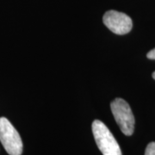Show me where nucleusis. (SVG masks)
<instances>
[{"label":"nucleus","mask_w":155,"mask_h":155,"mask_svg":"<svg viewBox=\"0 0 155 155\" xmlns=\"http://www.w3.org/2000/svg\"><path fill=\"white\" fill-rule=\"evenodd\" d=\"M147 57L150 60H155V48L149 51L147 54Z\"/></svg>","instance_id":"nucleus-6"},{"label":"nucleus","mask_w":155,"mask_h":155,"mask_svg":"<svg viewBox=\"0 0 155 155\" xmlns=\"http://www.w3.org/2000/svg\"><path fill=\"white\" fill-rule=\"evenodd\" d=\"M104 23L110 31L116 35L129 33L133 27L132 19L125 13L116 11H109L103 17Z\"/></svg>","instance_id":"nucleus-4"},{"label":"nucleus","mask_w":155,"mask_h":155,"mask_svg":"<svg viewBox=\"0 0 155 155\" xmlns=\"http://www.w3.org/2000/svg\"><path fill=\"white\" fill-rule=\"evenodd\" d=\"M92 133L103 155H122L116 140L104 123L95 120L92 123Z\"/></svg>","instance_id":"nucleus-1"},{"label":"nucleus","mask_w":155,"mask_h":155,"mask_svg":"<svg viewBox=\"0 0 155 155\" xmlns=\"http://www.w3.org/2000/svg\"><path fill=\"white\" fill-rule=\"evenodd\" d=\"M112 114L121 131L125 135H132L134 130V116L130 106L122 98H116L110 104Z\"/></svg>","instance_id":"nucleus-2"},{"label":"nucleus","mask_w":155,"mask_h":155,"mask_svg":"<svg viewBox=\"0 0 155 155\" xmlns=\"http://www.w3.org/2000/svg\"><path fill=\"white\" fill-rule=\"evenodd\" d=\"M0 141L10 155H21L22 141L17 129L5 117H0Z\"/></svg>","instance_id":"nucleus-3"},{"label":"nucleus","mask_w":155,"mask_h":155,"mask_svg":"<svg viewBox=\"0 0 155 155\" xmlns=\"http://www.w3.org/2000/svg\"><path fill=\"white\" fill-rule=\"evenodd\" d=\"M153 78H154V79H155V72H153Z\"/></svg>","instance_id":"nucleus-7"},{"label":"nucleus","mask_w":155,"mask_h":155,"mask_svg":"<svg viewBox=\"0 0 155 155\" xmlns=\"http://www.w3.org/2000/svg\"><path fill=\"white\" fill-rule=\"evenodd\" d=\"M145 155H155V142H151L147 145Z\"/></svg>","instance_id":"nucleus-5"}]
</instances>
